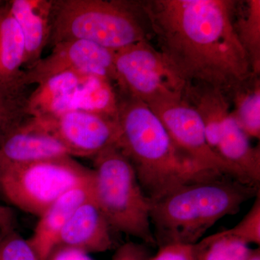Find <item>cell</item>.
<instances>
[{
  "label": "cell",
  "mask_w": 260,
  "mask_h": 260,
  "mask_svg": "<svg viewBox=\"0 0 260 260\" xmlns=\"http://www.w3.org/2000/svg\"><path fill=\"white\" fill-rule=\"evenodd\" d=\"M140 3L159 51L186 84L213 87L229 95L254 76L234 29L237 1Z\"/></svg>",
  "instance_id": "cell-1"
},
{
  "label": "cell",
  "mask_w": 260,
  "mask_h": 260,
  "mask_svg": "<svg viewBox=\"0 0 260 260\" xmlns=\"http://www.w3.org/2000/svg\"><path fill=\"white\" fill-rule=\"evenodd\" d=\"M117 121V148L131 162L150 200L188 183L223 176L207 170L183 153L144 102L119 94Z\"/></svg>",
  "instance_id": "cell-2"
},
{
  "label": "cell",
  "mask_w": 260,
  "mask_h": 260,
  "mask_svg": "<svg viewBox=\"0 0 260 260\" xmlns=\"http://www.w3.org/2000/svg\"><path fill=\"white\" fill-rule=\"evenodd\" d=\"M259 188L226 176L188 183L158 199L150 200V223L159 247L172 244L194 245L226 215L239 211Z\"/></svg>",
  "instance_id": "cell-3"
},
{
  "label": "cell",
  "mask_w": 260,
  "mask_h": 260,
  "mask_svg": "<svg viewBox=\"0 0 260 260\" xmlns=\"http://www.w3.org/2000/svg\"><path fill=\"white\" fill-rule=\"evenodd\" d=\"M146 25L140 2L52 0L49 44L82 40L117 51L148 40Z\"/></svg>",
  "instance_id": "cell-4"
},
{
  "label": "cell",
  "mask_w": 260,
  "mask_h": 260,
  "mask_svg": "<svg viewBox=\"0 0 260 260\" xmlns=\"http://www.w3.org/2000/svg\"><path fill=\"white\" fill-rule=\"evenodd\" d=\"M93 159L92 198L113 231L156 245L150 223L151 201L131 162L117 147L108 148Z\"/></svg>",
  "instance_id": "cell-5"
},
{
  "label": "cell",
  "mask_w": 260,
  "mask_h": 260,
  "mask_svg": "<svg viewBox=\"0 0 260 260\" xmlns=\"http://www.w3.org/2000/svg\"><path fill=\"white\" fill-rule=\"evenodd\" d=\"M92 169L73 157L0 169V193L17 208L39 217L56 199L88 182Z\"/></svg>",
  "instance_id": "cell-6"
},
{
  "label": "cell",
  "mask_w": 260,
  "mask_h": 260,
  "mask_svg": "<svg viewBox=\"0 0 260 260\" xmlns=\"http://www.w3.org/2000/svg\"><path fill=\"white\" fill-rule=\"evenodd\" d=\"M114 68L121 95L148 106L184 98L186 82L148 40L115 51Z\"/></svg>",
  "instance_id": "cell-7"
},
{
  "label": "cell",
  "mask_w": 260,
  "mask_h": 260,
  "mask_svg": "<svg viewBox=\"0 0 260 260\" xmlns=\"http://www.w3.org/2000/svg\"><path fill=\"white\" fill-rule=\"evenodd\" d=\"M148 107L161 121L176 146L186 156L207 170L254 186L210 148L201 118L184 98Z\"/></svg>",
  "instance_id": "cell-8"
},
{
  "label": "cell",
  "mask_w": 260,
  "mask_h": 260,
  "mask_svg": "<svg viewBox=\"0 0 260 260\" xmlns=\"http://www.w3.org/2000/svg\"><path fill=\"white\" fill-rule=\"evenodd\" d=\"M32 118V117H31ZM64 145L71 157L92 158L117 147V118L75 109L51 117L36 119Z\"/></svg>",
  "instance_id": "cell-9"
},
{
  "label": "cell",
  "mask_w": 260,
  "mask_h": 260,
  "mask_svg": "<svg viewBox=\"0 0 260 260\" xmlns=\"http://www.w3.org/2000/svg\"><path fill=\"white\" fill-rule=\"evenodd\" d=\"M115 51L82 40L65 41L52 46L49 56L25 70V86L43 83L65 73L101 75L114 83Z\"/></svg>",
  "instance_id": "cell-10"
},
{
  "label": "cell",
  "mask_w": 260,
  "mask_h": 260,
  "mask_svg": "<svg viewBox=\"0 0 260 260\" xmlns=\"http://www.w3.org/2000/svg\"><path fill=\"white\" fill-rule=\"evenodd\" d=\"M70 156L64 145L35 119L28 117L0 145V169Z\"/></svg>",
  "instance_id": "cell-11"
},
{
  "label": "cell",
  "mask_w": 260,
  "mask_h": 260,
  "mask_svg": "<svg viewBox=\"0 0 260 260\" xmlns=\"http://www.w3.org/2000/svg\"><path fill=\"white\" fill-rule=\"evenodd\" d=\"M112 231L91 197L77 208L63 228L56 247L75 248L88 254L104 252L114 247Z\"/></svg>",
  "instance_id": "cell-12"
},
{
  "label": "cell",
  "mask_w": 260,
  "mask_h": 260,
  "mask_svg": "<svg viewBox=\"0 0 260 260\" xmlns=\"http://www.w3.org/2000/svg\"><path fill=\"white\" fill-rule=\"evenodd\" d=\"M25 48L18 23L8 2L0 7V93L14 99L27 98L24 84Z\"/></svg>",
  "instance_id": "cell-13"
},
{
  "label": "cell",
  "mask_w": 260,
  "mask_h": 260,
  "mask_svg": "<svg viewBox=\"0 0 260 260\" xmlns=\"http://www.w3.org/2000/svg\"><path fill=\"white\" fill-rule=\"evenodd\" d=\"M91 197L90 179L65 192L43 212L31 237L28 239L39 260L47 259L56 247L59 234L73 214Z\"/></svg>",
  "instance_id": "cell-14"
},
{
  "label": "cell",
  "mask_w": 260,
  "mask_h": 260,
  "mask_svg": "<svg viewBox=\"0 0 260 260\" xmlns=\"http://www.w3.org/2000/svg\"><path fill=\"white\" fill-rule=\"evenodd\" d=\"M8 4L23 35L27 70L42 59L49 43L52 0H10Z\"/></svg>",
  "instance_id": "cell-15"
},
{
  "label": "cell",
  "mask_w": 260,
  "mask_h": 260,
  "mask_svg": "<svg viewBox=\"0 0 260 260\" xmlns=\"http://www.w3.org/2000/svg\"><path fill=\"white\" fill-rule=\"evenodd\" d=\"M85 75L62 73L38 85L27 97L26 113L29 117L43 119L78 109L80 83Z\"/></svg>",
  "instance_id": "cell-16"
},
{
  "label": "cell",
  "mask_w": 260,
  "mask_h": 260,
  "mask_svg": "<svg viewBox=\"0 0 260 260\" xmlns=\"http://www.w3.org/2000/svg\"><path fill=\"white\" fill-rule=\"evenodd\" d=\"M249 139L231 111L224 122L215 152L252 185L259 188L260 149L252 146Z\"/></svg>",
  "instance_id": "cell-17"
},
{
  "label": "cell",
  "mask_w": 260,
  "mask_h": 260,
  "mask_svg": "<svg viewBox=\"0 0 260 260\" xmlns=\"http://www.w3.org/2000/svg\"><path fill=\"white\" fill-rule=\"evenodd\" d=\"M184 99L199 114L208 144L215 151L224 122L232 111L229 96L220 89L186 84Z\"/></svg>",
  "instance_id": "cell-18"
},
{
  "label": "cell",
  "mask_w": 260,
  "mask_h": 260,
  "mask_svg": "<svg viewBox=\"0 0 260 260\" xmlns=\"http://www.w3.org/2000/svg\"><path fill=\"white\" fill-rule=\"evenodd\" d=\"M234 26L245 51L253 75L260 74V1H237Z\"/></svg>",
  "instance_id": "cell-19"
},
{
  "label": "cell",
  "mask_w": 260,
  "mask_h": 260,
  "mask_svg": "<svg viewBox=\"0 0 260 260\" xmlns=\"http://www.w3.org/2000/svg\"><path fill=\"white\" fill-rule=\"evenodd\" d=\"M232 114L249 138H260V80L254 76L232 90Z\"/></svg>",
  "instance_id": "cell-20"
},
{
  "label": "cell",
  "mask_w": 260,
  "mask_h": 260,
  "mask_svg": "<svg viewBox=\"0 0 260 260\" xmlns=\"http://www.w3.org/2000/svg\"><path fill=\"white\" fill-rule=\"evenodd\" d=\"M249 244L225 231L210 236L192 245L194 260H248Z\"/></svg>",
  "instance_id": "cell-21"
},
{
  "label": "cell",
  "mask_w": 260,
  "mask_h": 260,
  "mask_svg": "<svg viewBox=\"0 0 260 260\" xmlns=\"http://www.w3.org/2000/svg\"><path fill=\"white\" fill-rule=\"evenodd\" d=\"M26 101L27 98L14 99L0 93V145L29 117L26 113Z\"/></svg>",
  "instance_id": "cell-22"
},
{
  "label": "cell",
  "mask_w": 260,
  "mask_h": 260,
  "mask_svg": "<svg viewBox=\"0 0 260 260\" xmlns=\"http://www.w3.org/2000/svg\"><path fill=\"white\" fill-rule=\"evenodd\" d=\"M0 260H39L28 239L14 229L5 231L0 241Z\"/></svg>",
  "instance_id": "cell-23"
},
{
  "label": "cell",
  "mask_w": 260,
  "mask_h": 260,
  "mask_svg": "<svg viewBox=\"0 0 260 260\" xmlns=\"http://www.w3.org/2000/svg\"><path fill=\"white\" fill-rule=\"evenodd\" d=\"M256 199L252 207L244 218L232 229L225 230L229 235L242 240L246 244H260V195Z\"/></svg>",
  "instance_id": "cell-24"
},
{
  "label": "cell",
  "mask_w": 260,
  "mask_h": 260,
  "mask_svg": "<svg viewBox=\"0 0 260 260\" xmlns=\"http://www.w3.org/2000/svg\"><path fill=\"white\" fill-rule=\"evenodd\" d=\"M148 260H194L192 245L172 244L160 246L157 254Z\"/></svg>",
  "instance_id": "cell-25"
},
{
  "label": "cell",
  "mask_w": 260,
  "mask_h": 260,
  "mask_svg": "<svg viewBox=\"0 0 260 260\" xmlns=\"http://www.w3.org/2000/svg\"><path fill=\"white\" fill-rule=\"evenodd\" d=\"M150 256L144 244L127 242L117 248L112 260H148Z\"/></svg>",
  "instance_id": "cell-26"
},
{
  "label": "cell",
  "mask_w": 260,
  "mask_h": 260,
  "mask_svg": "<svg viewBox=\"0 0 260 260\" xmlns=\"http://www.w3.org/2000/svg\"><path fill=\"white\" fill-rule=\"evenodd\" d=\"M46 260H93L88 253L67 246H58Z\"/></svg>",
  "instance_id": "cell-27"
},
{
  "label": "cell",
  "mask_w": 260,
  "mask_h": 260,
  "mask_svg": "<svg viewBox=\"0 0 260 260\" xmlns=\"http://www.w3.org/2000/svg\"><path fill=\"white\" fill-rule=\"evenodd\" d=\"M15 216L14 212L10 207L0 205V231L14 229Z\"/></svg>",
  "instance_id": "cell-28"
},
{
  "label": "cell",
  "mask_w": 260,
  "mask_h": 260,
  "mask_svg": "<svg viewBox=\"0 0 260 260\" xmlns=\"http://www.w3.org/2000/svg\"><path fill=\"white\" fill-rule=\"evenodd\" d=\"M248 260H260L259 247H258L257 249H251Z\"/></svg>",
  "instance_id": "cell-29"
},
{
  "label": "cell",
  "mask_w": 260,
  "mask_h": 260,
  "mask_svg": "<svg viewBox=\"0 0 260 260\" xmlns=\"http://www.w3.org/2000/svg\"><path fill=\"white\" fill-rule=\"evenodd\" d=\"M5 232H1V231H0V241H1L2 238L3 237V234H4Z\"/></svg>",
  "instance_id": "cell-30"
},
{
  "label": "cell",
  "mask_w": 260,
  "mask_h": 260,
  "mask_svg": "<svg viewBox=\"0 0 260 260\" xmlns=\"http://www.w3.org/2000/svg\"><path fill=\"white\" fill-rule=\"evenodd\" d=\"M4 3V1H0V7H1V5H3Z\"/></svg>",
  "instance_id": "cell-31"
}]
</instances>
